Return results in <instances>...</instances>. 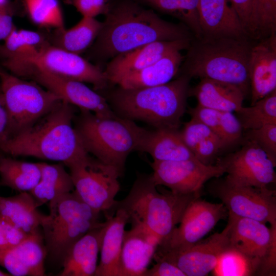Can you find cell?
Listing matches in <instances>:
<instances>
[{"label":"cell","instance_id":"cell-37","mask_svg":"<svg viewBox=\"0 0 276 276\" xmlns=\"http://www.w3.org/2000/svg\"><path fill=\"white\" fill-rule=\"evenodd\" d=\"M214 275H251L257 273L252 262L245 255L229 247L220 256L212 272Z\"/></svg>","mask_w":276,"mask_h":276},{"label":"cell","instance_id":"cell-11","mask_svg":"<svg viewBox=\"0 0 276 276\" xmlns=\"http://www.w3.org/2000/svg\"><path fill=\"white\" fill-rule=\"evenodd\" d=\"M209 191L220 199L228 215L255 219L276 228L275 191L267 187L235 185L214 178Z\"/></svg>","mask_w":276,"mask_h":276},{"label":"cell","instance_id":"cell-25","mask_svg":"<svg viewBox=\"0 0 276 276\" xmlns=\"http://www.w3.org/2000/svg\"><path fill=\"white\" fill-rule=\"evenodd\" d=\"M38 207L29 192L10 197L0 196V216L28 235L40 231L48 218Z\"/></svg>","mask_w":276,"mask_h":276},{"label":"cell","instance_id":"cell-14","mask_svg":"<svg viewBox=\"0 0 276 276\" xmlns=\"http://www.w3.org/2000/svg\"><path fill=\"white\" fill-rule=\"evenodd\" d=\"M216 163L224 168L227 174L224 179L235 185L263 188L275 182L276 164L251 141H245L239 150L218 159Z\"/></svg>","mask_w":276,"mask_h":276},{"label":"cell","instance_id":"cell-22","mask_svg":"<svg viewBox=\"0 0 276 276\" xmlns=\"http://www.w3.org/2000/svg\"><path fill=\"white\" fill-rule=\"evenodd\" d=\"M105 224L106 220L73 245L63 259L62 269L57 275L95 276Z\"/></svg>","mask_w":276,"mask_h":276},{"label":"cell","instance_id":"cell-21","mask_svg":"<svg viewBox=\"0 0 276 276\" xmlns=\"http://www.w3.org/2000/svg\"><path fill=\"white\" fill-rule=\"evenodd\" d=\"M198 12L202 37L249 38L228 0H198Z\"/></svg>","mask_w":276,"mask_h":276},{"label":"cell","instance_id":"cell-7","mask_svg":"<svg viewBox=\"0 0 276 276\" xmlns=\"http://www.w3.org/2000/svg\"><path fill=\"white\" fill-rule=\"evenodd\" d=\"M41 226L47 255L62 264L73 245L92 229L101 225L98 213L83 202L74 190L49 205Z\"/></svg>","mask_w":276,"mask_h":276},{"label":"cell","instance_id":"cell-39","mask_svg":"<svg viewBox=\"0 0 276 276\" xmlns=\"http://www.w3.org/2000/svg\"><path fill=\"white\" fill-rule=\"evenodd\" d=\"M221 120L219 136L225 148L234 146L243 140V129L233 112L221 111Z\"/></svg>","mask_w":276,"mask_h":276},{"label":"cell","instance_id":"cell-31","mask_svg":"<svg viewBox=\"0 0 276 276\" xmlns=\"http://www.w3.org/2000/svg\"><path fill=\"white\" fill-rule=\"evenodd\" d=\"M1 185L12 189L30 192L38 183L41 172L38 163L0 158Z\"/></svg>","mask_w":276,"mask_h":276},{"label":"cell","instance_id":"cell-6","mask_svg":"<svg viewBox=\"0 0 276 276\" xmlns=\"http://www.w3.org/2000/svg\"><path fill=\"white\" fill-rule=\"evenodd\" d=\"M80 110L74 127L85 150L122 174L129 154L140 151L147 130L125 118L100 117Z\"/></svg>","mask_w":276,"mask_h":276},{"label":"cell","instance_id":"cell-3","mask_svg":"<svg viewBox=\"0 0 276 276\" xmlns=\"http://www.w3.org/2000/svg\"><path fill=\"white\" fill-rule=\"evenodd\" d=\"M248 38H194L187 49L182 74L235 85L245 95L250 88L248 62L253 43Z\"/></svg>","mask_w":276,"mask_h":276},{"label":"cell","instance_id":"cell-43","mask_svg":"<svg viewBox=\"0 0 276 276\" xmlns=\"http://www.w3.org/2000/svg\"><path fill=\"white\" fill-rule=\"evenodd\" d=\"M155 264L148 268L144 276H186L174 264L168 261L154 259Z\"/></svg>","mask_w":276,"mask_h":276},{"label":"cell","instance_id":"cell-40","mask_svg":"<svg viewBox=\"0 0 276 276\" xmlns=\"http://www.w3.org/2000/svg\"><path fill=\"white\" fill-rule=\"evenodd\" d=\"M29 235L0 216V250L14 248Z\"/></svg>","mask_w":276,"mask_h":276},{"label":"cell","instance_id":"cell-17","mask_svg":"<svg viewBox=\"0 0 276 276\" xmlns=\"http://www.w3.org/2000/svg\"><path fill=\"white\" fill-rule=\"evenodd\" d=\"M29 79L54 93L62 101L77 106L80 110L88 111L100 117L118 116L106 99L84 82L42 71L32 72Z\"/></svg>","mask_w":276,"mask_h":276},{"label":"cell","instance_id":"cell-28","mask_svg":"<svg viewBox=\"0 0 276 276\" xmlns=\"http://www.w3.org/2000/svg\"><path fill=\"white\" fill-rule=\"evenodd\" d=\"M38 165L41 172L40 180L29 192L38 206L47 203L49 205L53 204L74 190L71 174L66 171L63 164L38 163Z\"/></svg>","mask_w":276,"mask_h":276},{"label":"cell","instance_id":"cell-13","mask_svg":"<svg viewBox=\"0 0 276 276\" xmlns=\"http://www.w3.org/2000/svg\"><path fill=\"white\" fill-rule=\"evenodd\" d=\"M152 179L173 193L182 194L200 193L204 183L225 173L224 168L216 163L205 165L197 158L180 161H153L150 164Z\"/></svg>","mask_w":276,"mask_h":276},{"label":"cell","instance_id":"cell-26","mask_svg":"<svg viewBox=\"0 0 276 276\" xmlns=\"http://www.w3.org/2000/svg\"><path fill=\"white\" fill-rule=\"evenodd\" d=\"M140 151L150 154L154 161H180L196 158L183 142L180 131L176 129L147 130Z\"/></svg>","mask_w":276,"mask_h":276},{"label":"cell","instance_id":"cell-35","mask_svg":"<svg viewBox=\"0 0 276 276\" xmlns=\"http://www.w3.org/2000/svg\"><path fill=\"white\" fill-rule=\"evenodd\" d=\"M154 8L180 19L195 38L202 37L198 12V0H146Z\"/></svg>","mask_w":276,"mask_h":276},{"label":"cell","instance_id":"cell-30","mask_svg":"<svg viewBox=\"0 0 276 276\" xmlns=\"http://www.w3.org/2000/svg\"><path fill=\"white\" fill-rule=\"evenodd\" d=\"M102 26V22L95 17H82L70 29H56L47 34L48 41L52 45L80 55L92 45Z\"/></svg>","mask_w":276,"mask_h":276},{"label":"cell","instance_id":"cell-24","mask_svg":"<svg viewBox=\"0 0 276 276\" xmlns=\"http://www.w3.org/2000/svg\"><path fill=\"white\" fill-rule=\"evenodd\" d=\"M246 95L238 86L226 82L201 79L189 96L196 98L198 105L220 111L237 112L242 106Z\"/></svg>","mask_w":276,"mask_h":276},{"label":"cell","instance_id":"cell-42","mask_svg":"<svg viewBox=\"0 0 276 276\" xmlns=\"http://www.w3.org/2000/svg\"><path fill=\"white\" fill-rule=\"evenodd\" d=\"M0 265L4 267L11 275H30L29 270L13 248L0 250Z\"/></svg>","mask_w":276,"mask_h":276},{"label":"cell","instance_id":"cell-5","mask_svg":"<svg viewBox=\"0 0 276 276\" xmlns=\"http://www.w3.org/2000/svg\"><path fill=\"white\" fill-rule=\"evenodd\" d=\"M191 78L181 74L166 84L145 88L120 87L111 95L123 118L145 122L155 128L178 129L186 108Z\"/></svg>","mask_w":276,"mask_h":276},{"label":"cell","instance_id":"cell-8","mask_svg":"<svg viewBox=\"0 0 276 276\" xmlns=\"http://www.w3.org/2000/svg\"><path fill=\"white\" fill-rule=\"evenodd\" d=\"M0 80L8 117V139L32 126L62 101L36 82L25 80L1 67Z\"/></svg>","mask_w":276,"mask_h":276},{"label":"cell","instance_id":"cell-48","mask_svg":"<svg viewBox=\"0 0 276 276\" xmlns=\"http://www.w3.org/2000/svg\"><path fill=\"white\" fill-rule=\"evenodd\" d=\"M9 275H11L9 274V273L4 272L0 270V276H9Z\"/></svg>","mask_w":276,"mask_h":276},{"label":"cell","instance_id":"cell-34","mask_svg":"<svg viewBox=\"0 0 276 276\" xmlns=\"http://www.w3.org/2000/svg\"><path fill=\"white\" fill-rule=\"evenodd\" d=\"M13 249L31 276L45 275L44 263L47 250L40 231L29 235Z\"/></svg>","mask_w":276,"mask_h":276},{"label":"cell","instance_id":"cell-45","mask_svg":"<svg viewBox=\"0 0 276 276\" xmlns=\"http://www.w3.org/2000/svg\"><path fill=\"white\" fill-rule=\"evenodd\" d=\"M251 1L252 0H228L230 5L237 13L246 34Z\"/></svg>","mask_w":276,"mask_h":276},{"label":"cell","instance_id":"cell-27","mask_svg":"<svg viewBox=\"0 0 276 276\" xmlns=\"http://www.w3.org/2000/svg\"><path fill=\"white\" fill-rule=\"evenodd\" d=\"M185 58L174 51L155 63L121 78L117 83L124 89H136L163 85L171 81L178 72Z\"/></svg>","mask_w":276,"mask_h":276},{"label":"cell","instance_id":"cell-12","mask_svg":"<svg viewBox=\"0 0 276 276\" xmlns=\"http://www.w3.org/2000/svg\"><path fill=\"white\" fill-rule=\"evenodd\" d=\"M229 246L247 257L257 273H273L275 269L276 228L247 218L228 215Z\"/></svg>","mask_w":276,"mask_h":276},{"label":"cell","instance_id":"cell-23","mask_svg":"<svg viewBox=\"0 0 276 276\" xmlns=\"http://www.w3.org/2000/svg\"><path fill=\"white\" fill-rule=\"evenodd\" d=\"M128 218L125 211L116 209L106 218L100 248V260L95 276H119V262L125 228Z\"/></svg>","mask_w":276,"mask_h":276},{"label":"cell","instance_id":"cell-4","mask_svg":"<svg viewBox=\"0 0 276 276\" xmlns=\"http://www.w3.org/2000/svg\"><path fill=\"white\" fill-rule=\"evenodd\" d=\"M151 175L137 176L128 195L117 201V209L125 211L131 226H140L156 237L159 243L167 239L182 218L190 203L200 193L159 192Z\"/></svg>","mask_w":276,"mask_h":276},{"label":"cell","instance_id":"cell-36","mask_svg":"<svg viewBox=\"0 0 276 276\" xmlns=\"http://www.w3.org/2000/svg\"><path fill=\"white\" fill-rule=\"evenodd\" d=\"M31 20L42 28H65L62 12L58 0H24Z\"/></svg>","mask_w":276,"mask_h":276},{"label":"cell","instance_id":"cell-33","mask_svg":"<svg viewBox=\"0 0 276 276\" xmlns=\"http://www.w3.org/2000/svg\"><path fill=\"white\" fill-rule=\"evenodd\" d=\"M236 112L245 130L257 129L266 124H276V90L250 106H242Z\"/></svg>","mask_w":276,"mask_h":276},{"label":"cell","instance_id":"cell-47","mask_svg":"<svg viewBox=\"0 0 276 276\" xmlns=\"http://www.w3.org/2000/svg\"><path fill=\"white\" fill-rule=\"evenodd\" d=\"M8 3V0H0V6L5 5Z\"/></svg>","mask_w":276,"mask_h":276},{"label":"cell","instance_id":"cell-2","mask_svg":"<svg viewBox=\"0 0 276 276\" xmlns=\"http://www.w3.org/2000/svg\"><path fill=\"white\" fill-rule=\"evenodd\" d=\"M74 106L61 101L27 129L0 145L13 156H32L59 162L68 168L88 159L89 154L73 125Z\"/></svg>","mask_w":276,"mask_h":276},{"label":"cell","instance_id":"cell-38","mask_svg":"<svg viewBox=\"0 0 276 276\" xmlns=\"http://www.w3.org/2000/svg\"><path fill=\"white\" fill-rule=\"evenodd\" d=\"M244 141L256 144L276 164V124L265 125L259 128L247 130Z\"/></svg>","mask_w":276,"mask_h":276},{"label":"cell","instance_id":"cell-15","mask_svg":"<svg viewBox=\"0 0 276 276\" xmlns=\"http://www.w3.org/2000/svg\"><path fill=\"white\" fill-rule=\"evenodd\" d=\"M226 211L222 203H212L199 197L195 199L186 209L179 225L157 247L178 250L193 245L201 240L226 216Z\"/></svg>","mask_w":276,"mask_h":276},{"label":"cell","instance_id":"cell-18","mask_svg":"<svg viewBox=\"0 0 276 276\" xmlns=\"http://www.w3.org/2000/svg\"><path fill=\"white\" fill-rule=\"evenodd\" d=\"M191 40L155 41L119 54L106 65L104 73L108 81L117 84L123 77L144 68L172 52L187 49Z\"/></svg>","mask_w":276,"mask_h":276},{"label":"cell","instance_id":"cell-44","mask_svg":"<svg viewBox=\"0 0 276 276\" xmlns=\"http://www.w3.org/2000/svg\"><path fill=\"white\" fill-rule=\"evenodd\" d=\"M15 11V5L9 2L0 6V41H4L15 28L12 18Z\"/></svg>","mask_w":276,"mask_h":276},{"label":"cell","instance_id":"cell-19","mask_svg":"<svg viewBox=\"0 0 276 276\" xmlns=\"http://www.w3.org/2000/svg\"><path fill=\"white\" fill-rule=\"evenodd\" d=\"M251 105L276 90V34L253 44L248 62Z\"/></svg>","mask_w":276,"mask_h":276},{"label":"cell","instance_id":"cell-32","mask_svg":"<svg viewBox=\"0 0 276 276\" xmlns=\"http://www.w3.org/2000/svg\"><path fill=\"white\" fill-rule=\"evenodd\" d=\"M247 34L260 40L276 34V0H252Z\"/></svg>","mask_w":276,"mask_h":276},{"label":"cell","instance_id":"cell-46","mask_svg":"<svg viewBox=\"0 0 276 276\" xmlns=\"http://www.w3.org/2000/svg\"><path fill=\"white\" fill-rule=\"evenodd\" d=\"M8 117L4 104L0 105V145L8 139Z\"/></svg>","mask_w":276,"mask_h":276},{"label":"cell","instance_id":"cell-1","mask_svg":"<svg viewBox=\"0 0 276 276\" xmlns=\"http://www.w3.org/2000/svg\"><path fill=\"white\" fill-rule=\"evenodd\" d=\"M101 31L90 51L94 59H108L158 41L192 39L182 23L167 21L151 10L124 1L109 6Z\"/></svg>","mask_w":276,"mask_h":276},{"label":"cell","instance_id":"cell-41","mask_svg":"<svg viewBox=\"0 0 276 276\" xmlns=\"http://www.w3.org/2000/svg\"><path fill=\"white\" fill-rule=\"evenodd\" d=\"M73 5L82 17H95L105 14L109 8L107 0H65Z\"/></svg>","mask_w":276,"mask_h":276},{"label":"cell","instance_id":"cell-9","mask_svg":"<svg viewBox=\"0 0 276 276\" xmlns=\"http://www.w3.org/2000/svg\"><path fill=\"white\" fill-rule=\"evenodd\" d=\"M3 66L22 78L29 79L32 72L42 71L91 84L96 90L104 89L108 82L104 71L99 66L49 42L32 55Z\"/></svg>","mask_w":276,"mask_h":276},{"label":"cell","instance_id":"cell-29","mask_svg":"<svg viewBox=\"0 0 276 276\" xmlns=\"http://www.w3.org/2000/svg\"><path fill=\"white\" fill-rule=\"evenodd\" d=\"M180 133L195 157L205 165H214L219 154L226 149L222 141L212 130L195 119L191 118L184 124Z\"/></svg>","mask_w":276,"mask_h":276},{"label":"cell","instance_id":"cell-10","mask_svg":"<svg viewBox=\"0 0 276 276\" xmlns=\"http://www.w3.org/2000/svg\"><path fill=\"white\" fill-rule=\"evenodd\" d=\"M74 191L80 198L106 218L113 216L120 190L121 172L115 167L90 156L86 161L70 168Z\"/></svg>","mask_w":276,"mask_h":276},{"label":"cell","instance_id":"cell-16","mask_svg":"<svg viewBox=\"0 0 276 276\" xmlns=\"http://www.w3.org/2000/svg\"><path fill=\"white\" fill-rule=\"evenodd\" d=\"M228 225L193 245L178 250L157 247L153 260L161 259L177 266L186 276H205L215 268L221 255L229 247Z\"/></svg>","mask_w":276,"mask_h":276},{"label":"cell","instance_id":"cell-20","mask_svg":"<svg viewBox=\"0 0 276 276\" xmlns=\"http://www.w3.org/2000/svg\"><path fill=\"white\" fill-rule=\"evenodd\" d=\"M158 239L139 226L125 231L121 251L119 276H144L153 260Z\"/></svg>","mask_w":276,"mask_h":276}]
</instances>
